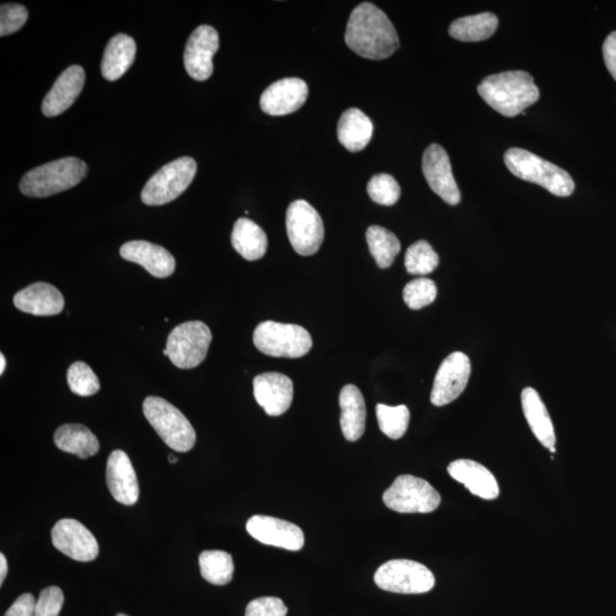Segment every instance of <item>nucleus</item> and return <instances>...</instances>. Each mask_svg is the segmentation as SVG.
<instances>
[{"label": "nucleus", "instance_id": "393cba45", "mask_svg": "<svg viewBox=\"0 0 616 616\" xmlns=\"http://www.w3.org/2000/svg\"><path fill=\"white\" fill-rule=\"evenodd\" d=\"M522 407L526 421L543 447L555 453L556 435L553 421L539 393L531 387L522 392Z\"/></svg>", "mask_w": 616, "mask_h": 616}, {"label": "nucleus", "instance_id": "58836bf2", "mask_svg": "<svg viewBox=\"0 0 616 616\" xmlns=\"http://www.w3.org/2000/svg\"><path fill=\"white\" fill-rule=\"evenodd\" d=\"M63 604V591L59 587H48L40 593L36 603L35 616H59Z\"/></svg>", "mask_w": 616, "mask_h": 616}, {"label": "nucleus", "instance_id": "cd10ccee", "mask_svg": "<svg viewBox=\"0 0 616 616\" xmlns=\"http://www.w3.org/2000/svg\"><path fill=\"white\" fill-rule=\"evenodd\" d=\"M232 246L247 261L255 262L266 254L269 241L261 226L248 218H239L234 224Z\"/></svg>", "mask_w": 616, "mask_h": 616}, {"label": "nucleus", "instance_id": "473e14b6", "mask_svg": "<svg viewBox=\"0 0 616 616\" xmlns=\"http://www.w3.org/2000/svg\"><path fill=\"white\" fill-rule=\"evenodd\" d=\"M376 413L380 431L389 439L400 440L407 433L410 423V411L407 405L389 407V405L378 404Z\"/></svg>", "mask_w": 616, "mask_h": 616}, {"label": "nucleus", "instance_id": "9b49d317", "mask_svg": "<svg viewBox=\"0 0 616 616\" xmlns=\"http://www.w3.org/2000/svg\"><path fill=\"white\" fill-rule=\"evenodd\" d=\"M288 238L298 255L318 253L324 239V225L318 212L305 200L294 201L287 210Z\"/></svg>", "mask_w": 616, "mask_h": 616}, {"label": "nucleus", "instance_id": "79ce46f5", "mask_svg": "<svg viewBox=\"0 0 616 616\" xmlns=\"http://www.w3.org/2000/svg\"><path fill=\"white\" fill-rule=\"evenodd\" d=\"M603 55L607 70L616 80V31L606 38L603 45Z\"/></svg>", "mask_w": 616, "mask_h": 616}, {"label": "nucleus", "instance_id": "20e7f679", "mask_svg": "<svg viewBox=\"0 0 616 616\" xmlns=\"http://www.w3.org/2000/svg\"><path fill=\"white\" fill-rule=\"evenodd\" d=\"M509 172L523 181L536 183L557 197H569L575 185L566 170L529 151L513 148L505 153Z\"/></svg>", "mask_w": 616, "mask_h": 616}, {"label": "nucleus", "instance_id": "c85d7f7f", "mask_svg": "<svg viewBox=\"0 0 616 616\" xmlns=\"http://www.w3.org/2000/svg\"><path fill=\"white\" fill-rule=\"evenodd\" d=\"M54 442L60 450L81 459L93 457L100 450L97 437L89 429L79 424H68L58 428Z\"/></svg>", "mask_w": 616, "mask_h": 616}, {"label": "nucleus", "instance_id": "f3484780", "mask_svg": "<svg viewBox=\"0 0 616 616\" xmlns=\"http://www.w3.org/2000/svg\"><path fill=\"white\" fill-rule=\"evenodd\" d=\"M254 395L267 415L279 417L291 407L294 399V384L279 372H266L254 379Z\"/></svg>", "mask_w": 616, "mask_h": 616}, {"label": "nucleus", "instance_id": "c9c22d12", "mask_svg": "<svg viewBox=\"0 0 616 616\" xmlns=\"http://www.w3.org/2000/svg\"><path fill=\"white\" fill-rule=\"evenodd\" d=\"M437 287L435 282L427 278L412 280L404 287L403 299L411 310H421L435 302Z\"/></svg>", "mask_w": 616, "mask_h": 616}, {"label": "nucleus", "instance_id": "a19ab883", "mask_svg": "<svg viewBox=\"0 0 616 616\" xmlns=\"http://www.w3.org/2000/svg\"><path fill=\"white\" fill-rule=\"evenodd\" d=\"M36 599L31 594H23L8 609L5 616H35Z\"/></svg>", "mask_w": 616, "mask_h": 616}, {"label": "nucleus", "instance_id": "6ab92c4d", "mask_svg": "<svg viewBox=\"0 0 616 616\" xmlns=\"http://www.w3.org/2000/svg\"><path fill=\"white\" fill-rule=\"evenodd\" d=\"M107 483L112 497L120 504L132 506L139 500V481L126 452L116 450L111 453L107 465Z\"/></svg>", "mask_w": 616, "mask_h": 616}, {"label": "nucleus", "instance_id": "423d86ee", "mask_svg": "<svg viewBox=\"0 0 616 616\" xmlns=\"http://www.w3.org/2000/svg\"><path fill=\"white\" fill-rule=\"evenodd\" d=\"M259 352L273 358L298 359L311 351L313 340L306 329L297 324L265 321L254 332Z\"/></svg>", "mask_w": 616, "mask_h": 616}, {"label": "nucleus", "instance_id": "0eeeda50", "mask_svg": "<svg viewBox=\"0 0 616 616\" xmlns=\"http://www.w3.org/2000/svg\"><path fill=\"white\" fill-rule=\"evenodd\" d=\"M196 174L197 162L190 157L169 162L145 184L142 201L148 206L166 205L188 190Z\"/></svg>", "mask_w": 616, "mask_h": 616}, {"label": "nucleus", "instance_id": "37998d69", "mask_svg": "<svg viewBox=\"0 0 616 616\" xmlns=\"http://www.w3.org/2000/svg\"><path fill=\"white\" fill-rule=\"evenodd\" d=\"M8 572V565L4 554H0V586L3 585Z\"/></svg>", "mask_w": 616, "mask_h": 616}, {"label": "nucleus", "instance_id": "aec40b11", "mask_svg": "<svg viewBox=\"0 0 616 616\" xmlns=\"http://www.w3.org/2000/svg\"><path fill=\"white\" fill-rule=\"evenodd\" d=\"M120 255L128 262L143 266L159 279L168 278L175 271L174 256L164 247L148 241H129L120 248Z\"/></svg>", "mask_w": 616, "mask_h": 616}, {"label": "nucleus", "instance_id": "a18cd8bd", "mask_svg": "<svg viewBox=\"0 0 616 616\" xmlns=\"http://www.w3.org/2000/svg\"><path fill=\"white\" fill-rule=\"evenodd\" d=\"M168 460L170 462V464H176V462L178 461V459L174 456V455H169Z\"/></svg>", "mask_w": 616, "mask_h": 616}, {"label": "nucleus", "instance_id": "f704fd0d", "mask_svg": "<svg viewBox=\"0 0 616 616\" xmlns=\"http://www.w3.org/2000/svg\"><path fill=\"white\" fill-rule=\"evenodd\" d=\"M68 384L72 393L87 397L100 391L99 378L85 362H75L68 370Z\"/></svg>", "mask_w": 616, "mask_h": 616}, {"label": "nucleus", "instance_id": "f8f14e48", "mask_svg": "<svg viewBox=\"0 0 616 616\" xmlns=\"http://www.w3.org/2000/svg\"><path fill=\"white\" fill-rule=\"evenodd\" d=\"M472 372L468 356L461 352H455L445 359L434 380L431 401L436 407L450 404L456 401L464 393Z\"/></svg>", "mask_w": 616, "mask_h": 616}, {"label": "nucleus", "instance_id": "412c9836", "mask_svg": "<svg viewBox=\"0 0 616 616\" xmlns=\"http://www.w3.org/2000/svg\"><path fill=\"white\" fill-rule=\"evenodd\" d=\"M85 70L72 66L62 72L56 79L50 92L43 101V113L46 117L60 116L76 102L85 85Z\"/></svg>", "mask_w": 616, "mask_h": 616}, {"label": "nucleus", "instance_id": "9d476101", "mask_svg": "<svg viewBox=\"0 0 616 616\" xmlns=\"http://www.w3.org/2000/svg\"><path fill=\"white\" fill-rule=\"evenodd\" d=\"M376 585L389 593L418 595L435 587V577L423 564L410 559H393L375 573Z\"/></svg>", "mask_w": 616, "mask_h": 616}, {"label": "nucleus", "instance_id": "ea45409f", "mask_svg": "<svg viewBox=\"0 0 616 616\" xmlns=\"http://www.w3.org/2000/svg\"><path fill=\"white\" fill-rule=\"evenodd\" d=\"M288 609L280 598L262 597L250 602L246 616H287Z\"/></svg>", "mask_w": 616, "mask_h": 616}, {"label": "nucleus", "instance_id": "c03bdc74", "mask_svg": "<svg viewBox=\"0 0 616 616\" xmlns=\"http://www.w3.org/2000/svg\"><path fill=\"white\" fill-rule=\"evenodd\" d=\"M6 368V359L4 354L0 355V374H4Z\"/></svg>", "mask_w": 616, "mask_h": 616}, {"label": "nucleus", "instance_id": "7c9ffc66", "mask_svg": "<svg viewBox=\"0 0 616 616\" xmlns=\"http://www.w3.org/2000/svg\"><path fill=\"white\" fill-rule=\"evenodd\" d=\"M372 257L380 269H388L401 251V243L396 235L382 226L372 225L366 233Z\"/></svg>", "mask_w": 616, "mask_h": 616}, {"label": "nucleus", "instance_id": "4be33fe9", "mask_svg": "<svg viewBox=\"0 0 616 616\" xmlns=\"http://www.w3.org/2000/svg\"><path fill=\"white\" fill-rule=\"evenodd\" d=\"M448 472L453 480L464 484L470 493L484 500L499 497L500 489L496 477L490 470L474 460L459 459L451 462Z\"/></svg>", "mask_w": 616, "mask_h": 616}, {"label": "nucleus", "instance_id": "39448f33", "mask_svg": "<svg viewBox=\"0 0 616 616\" xmlns=\"http://www.w3.org/2000/svg\"><path fill=\"white\" fill-rule=\"evenodd\" d=\"M143 412L154 431L170 449L189 452L196 444L197 435L188 418L161 397L150 396L143 403Z\"/></svg>", "mask_w": 616, "mask_h": 616}, {"label": "nucleus", "instance_id": "4468645a", "mask_svg": "<svg viewBox=\"0 0 616 616\" xmlns=\"http://www.w3.org/2000/svg\"><path fill=\"white\" fill-rule=\"evenodd\" d=\"M52 542L62 554L77 562H92L99 556V543L83 524L64 518L52 530Z\"/></svg>", "mask_w": 616, "mask_h": 616}, {"label": "nucleus", "instance_id": "bb28decb", "mask_svg": "<svg viewBox=\"0 0 616 616\" xmlns=\"http://www.w3.org/2000/svg\"><path fill=\"white\" fill-rule=\"evenodd\" d=\"M136 55V44L132 37L119 34L111 38L105 47L102 60V75L109 81L123 77L133 66Z\"/></svg>", "mask_w": 616, "mask_h": 616}, {"label": "nucleus", "instance_id": "dca6fc26", "mask_svg": "<svg viewBox=\"0 0 616 616\" xmlns=\"http://www.w3.org/2000/svg\"><path fill=\"white\" fill-rule=\"evenodd\" d=\"M423 172L431 189L447 204H459L461 194L452 173L450 158L441 145L432 144L423 157Z\"/></svg>", "mask_w": 616, "mask_h": 616}, {"label": "nucleus", "instance_id": "4c0bfd02", "mask_svg": "<svg viewBox=\"0 0 616 616\" xmlns=\"http://www.w3.org/2000/svg\"><path fill=\"white\" fill-rule=\"evenodd\" d=\"M29 18L26 7L19 4H4L0 7V36L5 37L19 31Z\"/></svg>", "mask_w": 616, "mask_h": 616}, {"label": "nucleus", "instance_id": "b1692460", "mask_svg": "<svg viewBox=\"0 0 616 616\" xmlns=\"http://www.w3.org/2000/svg\"><path fill=\"white\" fill-rule=\"evenodd\" d=\"M340 426L345 439L355 442L361 439L366 431L367 407L360 389L354 385H346L339 395Z\"/></svg>", "mask_w": 616, "mask_h": 616}, {"label": "nucleus", "instance_id": "a211bd4d", "mask_svg": "<svg viewBox=\"0 0 616 616\" xmlns=\"http://www.w3.org/2000/svg\"><path fill=\"white\" fill-rule=\"evenodd\" d=\"M308 96V86L299 78H285L267 87L261 96V108L267 115L287 116L301 109Z\"/></svg>", "mask_w": 616, "mask_h": 616}, {"label": "nucleus", "instance_id": "a878e982", "mask_svg": "<svg viewBox=\"0 0 616 616\" xmlns=\"http://www.w3.org/2000/svg\"><path fill=\"white\" fill-rule=\"evenodd\" d=\"M372 134H374V124L359 109H348L338 121V140L350 152L366 149L372 139Z\"/></svg>", "mask_w": 616, "mask_h": 616}, {"label": "nucleus", "instance_id": "6e6552de", "mask_svg": "<svg viewBox=\"0 0 616 616\" xmlns=\"http://www.w3.org/2000/svg\"><path fill=\"white\" fill-rule=\"evenodd\" d=\"M385 505L400 514H428L441 505V496L423 478L401 475L384 493Z\"/></svg>", "mask_w": 616, "mask_h": 616}, {"label": "nucleus", "instance_id": "ddd939ff", "mask_svg": "<svg viewBox=\"0 0 616 616\" xmlns=\"http://www.w3.org/2000/svg\"><path fill=\"white\" fill-rule=\"evenodd\" d=\"M220 48L218 32L210 26H200L192 32L184 52L186 72L197 81L213 75V58Z\"/></svg>", "mask_w": 616, "mask_h": 616}, {"label": "nucleus", "instance_id": "2eb2a0df", "mask_svg": "<svg viewBox=\"0 0 616 616\" xmlns=\"http://www.w3.org/2000/svg\"><path fill=\"white\" fill-rule=\"evenodd\" d=\"M247 532L263 545L298 551L304 547L305 536L297 525L270 516L249 518Z\"/></svg>", "mask_w": 616, "mask_h": 616}, {"label": "nucleus", "instance_id": "1a4fd4ad", "mask_svg": "<svg viewBox=\"0 0 616 616\" xmlns=\"http://www.w3.org/2000/svg\"><path fill=\"white\" fill-rule=\"evenodd\" d=\"M212 339V331L204 322H185L170 332L166 346L167 356L177 368H197L207 358Z\"/></svg>", "mask_w": 616, "mask_h": 616}, {"label": "nucleus", "instance_id": "72a5a7b5", "mask_svg": "<svg viewBox=\"0 0 616 616\" xmlns=\"http://www.w3.org/2000/svg\"><path fill=\"white\" fill-rule=\"evenodd\" d=\"M405 269L412 275L431 274L440 264L439 255L427 241L413 243L405 254Z\"/></svg>", "mask_w": 616, "mask_h": 616}, {"label": "nucleus", "instance_id": "e433bc0d", "mask_svg": "<svg viewBox=\"0 0 616 616\" xmlns=\"http://www.w3.org/2000/svg\"><path fill=\"white\" fill-rule=\"evenodd\" d=\"M367 190L371 200L382 206H393L401 197L399 183L388 174H378L372 177Z\"/></svg>", "mask_w": 616, "mask_h": 616}, {"label": "nucleus", "instance_id": "f03ea898", "mask_svg": "<svg viewBox=\"0 0 616 616\" xmlns=\"http://www.w3.org/2000/svg\"><path fill=\"white\" fill-rule=\"evenodd\" d=\"M478 93L500 115L513 118L540 99L539 88L525 71H507L486 77Z\"/></svg>", "mask_w": 616, "mask_h": 616}, {"label": "nucleus", "instance_id": "7ed1b4c3", "mask_svg": "<svg viewBox=\"0 0 616 616\" xmlns=\"http://www.w3.org/2000/svg\"><path fill=\"white\" fill-rule=\"evenodd\" d=\"M87 165L78 158H63L31 169L22 177L20 190L30 198H47L74 188L87 175Z\"/></svg>", "mask_w": 616, "mask_h": 616}, {"label": "nucleus", "instance_id": "c756f323", "mask_svg": "<svg viewBox=\"0 0 616 616\" xmlns=\"http://www.w3.org/2000/svg\"><path fill=\"white\" fill-rule=\"evenodd\" d=\"M499 26V20L492 13H481L465 16L452 22L449 34L460 42L477 43L489 39Z\"/></svg>", "mask_w": 616, "mask_h": 616}, {"label": "nucleus", "instance_id": "f257e3e1", "mask_svg": "<svg viewBox=\"0 0 616 616\" xmlns=\"http://www.w3.org/2000/svg\"><path fill=\"white\" fill-rule=\"evenodd\" d=\"M345 42L354 53L369 60H385L400 47L392 22L371 3L354 8L347 22Z\"/></svg>", "mask_w": 616, "mask_h": 616}, {"label": "nucleus", "instance_id": "2f4dec72", "mask_svg": "<svg viewBox=\"0 0 616 616\" xmlns=\"http://www.w3.org/2000/svg\"><path fill=\"white\" fill-rule=\"evenodd\" d=\"M202 578L215 586H226L233 579L232 556L222 550H207L199 557Z\"/></svg>", "mask_w": 616, "mask_h": 616}, {"label": "nucleus", "instance_id": "5701e85b", "mask_svg": "<svg viewBox=\"0 0 616 616\" xmlns=\"http://www.w3.org/2000/svg\"><path fill=\"white\" fill-rule=\"evenodd\" d=\"M13 302L18 310L36 316L58 315L64 307L60 290L46 282H37L22 289L14 296Z\"/></svg>", "mask_w": 616, "mask_h": 616}, {"label": "nucleus", "instance_id": "49530a36", "mask_svg": "<svg viewBox=\"0 0 616 616\" xmlns=\"http://www.w3.org/2000/svg\"><path fill=\"white\" fill-rule=\"evenodd\" d=\"M117 616H128V615H126L124 613H119Z\"/></svg>", "mask_w": 616, "mask_h": 616}]
</instances>
